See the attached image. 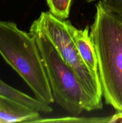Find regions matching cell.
Returning <instances> with one entry per match:
<instances>
[{
  "mask_svg": "<svg viewBox=\"0 0 122 123\" xmlns=\"http://www.w3.org/2000/svg\"><path fill=\"white\" fill-rule=\"evenodd\" d=\"M0 95L23 105L38 112L48 114L53 111L49 105L40 102L19 90L14 88L0 79Z\"/></svg>",
  "mask_w": 122,
  "mask_h": 123,
  "instance_id": "obj_7",
  "label": "cell"
},
{
  "mask_svg": "<svg viewBox=\"0 0 122 123\" xmlns=\"http://www.w3.org/2000/svg\"><path fill=\"white\" fill-rule=\"evenodd\" d=\"M39 112L0 95V123H34Z\"/></svg>",
  "mask_w": 122,
  "mask_h": 123,
  "instance_id": "obj_6",
  "label": "cell"
},
{
  "mask_svg": "<svg viewBox=\"0 0 122 123\" xmlns=\"http://www.w3.org/2000/svg\"><path fill=\"white\" fill-rule=\"evenodd\" d=\"M34 21L53 43L65 62L75 71L87 92L102 108L100 82L81 59L67 27V20L55 16L50 12H43Z\"/></svg>",
  "mask_w": 122,
  "mask_h": 123,
  "instance_id": "obj_4",
  "label": "cell"
},
{
  "mask_svg": "<svg viewBox=\"0 0 122 123\" xmlns=\"http://www.w3.org/2000/svg\"><path fill=\"white\" fill-rule=\"evenodd\" d=\"M72 0H46L49 12L59 19L66 20L69 17Z\"/></svg>",
  "mask_w": 122,
  "mask_h": 123,
  "instance_id": "obj_8",
  "label": "cell"
},
{
  "mask_svg": "<svg viewBox=\"0 0 122 123\" xmlns=\"http://www.w3.org/2000/svg\"><path fill=\"white\" fill-rule=\"evenodd\" d=\"M120 122L122 123V111H117V114L110 116V121L109 123H116Z\"/></svg>",
  "mask_w": 122,
  "mask_h": 123,
  "instance_id": "obj_11",
  "label": "cell"
},
{
  "mask_svg": "<svg viewBox=\"0 0 122 123\" xmlns=\"http://www.w3.org/2000/svg\"><path fill=\"white\" fill-rule=\"evenodd\" d=\"M90 36L98 58V76L105 103L122 111V20L96 5Z\"/></svg>",
  "mask_w": 122,
  "mask_h": 123,
  "instance_id": "obj_1",
  "label": "cell"
},
{
  "mask_svg": "<svg viewBox=\"0 0 122 123\" xmlns=\"http://www.w3.org/2000/svg\"><path fill=\"white\" fill-rule=\"evenodd\" d=\"M99 2L106 10L122 20V0H99Z\"/></svg>",
  "mask_w": 122,
  "mask_h": 123,
  "instance_id": "obj_10",
  "label": "cell"
},
{
  "mask_svg": "<svg viewBox=\"0 0 122 123\" xmlns=\"http://www.w3.org/2000/svg\"><path fill=\"white\" fill-rule=\"evenodd\" d=\"M67 24L81 59L91 73L99 79L98 58L90 36L89 27L86 26L84 30H79L73 26L69 20H67Z\"/></svg>",
  "mask_w": 122,
  "mask_h": 123,
  "instance_id": "obj_5",
  "label": "cell"
},
{
  "mask_svg": "<svg viewBox=\"0 0 122 123\" xmlns=\"http://www.w3.org/2000/svg\"><path fill=\"white\" fill-rule=\"evenodd\" d=\"M0 55L24 80L40 102L54 103L51 89L35 38L16 23L0 20Z\"/></svg>",
  "mask_w": 122,
  "mask_h": 123,
  "instance_id": "obj_3",
  "label": "cell"
},
{
  "mask_svg": "<svg viewBox=\"0 0 122 123\" xmlns=\"http://www.w3.org/2000/svg\"><path fill=\"white\" fill-rule=\"evenodd\" d=\"M110 117H77L76 116L67 117L57 118H39L34 123H109Z\"/></svg>",
  "mask_w": 122,
  "mask_h": 123,
  "instance_id": "obj_9",
  "label": "cell"
},
{
  "mask_svg": "<svg viewBox=\"0 0 122 123\" xmlns=\"http://www.w3.org/2000/svg\"><path fill=\"white\" fill-rule=\"evenodd\" d=\"M86 1L89 2H93V1H97V0H86Z\"/></svg>",
  "mask_w": 122,
  "mask_h": 123,
  "instance_id": "obj_12",
  "label": "cell"
},
{
  "mask_svg": "<svg viewBox=\"0 0 122 123\" xmlns=\"http://www.w3.org/2000/svg\"><path fill=\"white\" fill-rule=\"evenodd\" d=\"M29 33L35 38L39 49L54 102L72 116H77L83 111L102 109L35 21L31 24Z\"/></svg>",
  "mask_w": 122,
  "mask_h": 123,
  "instance_id": "obj_2",
  "label": "cell"
}]
</instances>
